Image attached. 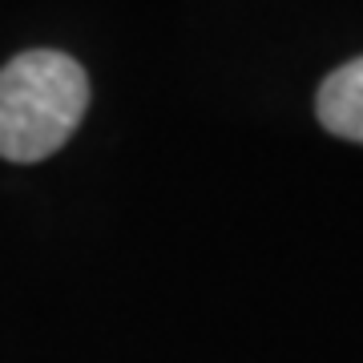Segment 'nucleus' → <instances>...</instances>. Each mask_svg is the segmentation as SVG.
<instances>
[{"mask_svg": "<svg viewBox=\"0 0 363 363\" xmlns=\"http://www.w3.org/2000/svg\"><path fill=\"white\" fill-rule=\"evenodd\" d=\"M89 109L85 69L57 49H33L0 69V157L40 162L73 138Z\"/></svg>", "mask_w": 363, "mask_h": 363, "instance_id": "1", "label": "nucleus"}, {"mask_svg": "<svg viewBox=\"0 0 363 363\" xmlns=\"http://www.w3.org/2000/svg\"><path fill=\"white\" fill-rule=\"evenodd\" d=\"M315 113H319L327 133L363 145V57L339 65L335 73L319 85Z\"/></svg>", "mask_w": 363, "mask_h": 363, "instance_id": "2", "label": "nucleus"}]
</instances>
